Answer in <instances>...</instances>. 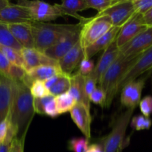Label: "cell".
Returning <instances> with one entry per match:
<instances>
[{"label": "cell", "instance_id": "cell-1", "mask_svg": "<svg viewBox=\"0 0 152 152\" xmlns=\"http://www.w3.org/2000/svg\"><path fill=\"white\" fill-rule=\"evenodd\" d=\"M13 98L9 118L15 137L25 142L27 132L35 114L34 97L22 82L13 81Z\"/></svg>", "mask_w": 152, "mask_h": 152}, {"label": "cell", "instance_id": "cell-2", "mask_svg": "<svg viewBox=\"0 0 152 152\" xmlns=\"http://www.w3.org/2000/svg\"><path fill=\"white\" fill-rule=\"evenodd\" d=\"M35 49L44 52L69 34L80 31L81 23L76 25L51 24L32 22L31 23Z\"/></svg>", "mask_w": 152, "mask_h": 152}, {"label": "cell", "instance_id": "cell-3", "mask_svg": "<svg viewBox=\"0 0 152 152\" xmlns=\"http://www.w3.org/2000/svg\"><path fill=\"white\" fill-rule=\"evenodd\" d=\"M139 56L127 58L119 54L117 59L101 77L98 84L106 96L104 108H108L111 105L113 99L119 93L118 88L121 79Z\"/></svg>", "mask_w": 152, "mask_h": 152}, {"label": "cell", "instance_id": "cell-4", "mask_svg": "<svg viewBox=\"0 0 152 152\" xmlns=\"http://www.w3.org/2000/svg\"><path fill=\"white\" fill-rule=\"evenodd\" d=\"M113 27L111 20L104 15H98L87 18L81 23L80 42L83 50L95 42Z\"/></svg>", "mask_w": 152, "mask_h": 152}, {"label": "cell", "instance_id": "cell-5", "mask_svg": "<svg viewBox=\"0 0 152 152\" xmlns=\"http://www.w3.org/2000/svg\"><path fill=\"white\" fill-rule=\"evenodd\" d=\"M134 110L128 108L116 119L111 132L102 138L104 152H121L123 149L125 134Z\"/></svg>", "mask_w": 152, "mask_h": 152}, {"label": "cell", "instance_id": "cell-6", "mask_svg": "<svg viewBox=\"0 0 152 152\" xmlns=\"http://www.w3.org/2000/svg\"><path fill=\"white\" fill-rule=\"evenodd\" d=\"M17 4L28 9L34 22H47L63 16L57 4H51L44 1L25 0L19 1Z\"/></svg>", "mask_w": 152, "mask_h": 152}, {"label": "cell", "instance_id": "cell-7", "mask_svg": "<svg viewBox=\"0 0 152 152\" xmlns=\"http://www.w3.org/2000/svg\"><path fill=\"white\" fill-rule=\"evenodd\" d=\"M152 69V47L142 53L134 65L128 69L120 80L119 84V92L126 85L134 80L144 73Z\"/></svg>", "mask_w": 152, "mask_h": 152}, {"label": "cell", "instance_id": "cell-8", "mask_svg": "<svg viewBox=\"0 0 152 152\" xmlns=\"http://www.w3.org/2000/svg\"><path fill=\"white\" fill-rule=\"evenodd\" d=\"M152 47V27L148 28L131 41L119 48L120 54L125 57H136Z\"/></svg>", "mask_w": 152, "mask_h": 152}, {"label": "cell", "instance_id": "cell-9", "mask_svg": "<svg viewBox=\"0 0 152 152\" xmlns=\"http://www.w3.org/2000/svg\"><path fill=\"white\" fill-rule=\"evenodd\" d=\"M135 13L132 1L119 0L116 4L109 7L105 11L97 14L107 16L111 20L113 27L121 28Z\"/></svg>", "mask_w": 152, "mask_h": 152}, {"label": "cell", "instance_id": "cell-10", "mask_svg": "<svg viewBox=\"0 0 152 152\" xmlns=\"http://www.w3.org/2000/svg\"><path fill=\"white\" fill-rule=\"evenodd\" d=\"M147 28L143 21L142 15L135 13L119 30L116 39L118 48H120Z\"/></svg>", "mask_w": 152, "mask_h": 152}, {"label": "cell", "instance_id": "cell-11", "mask_svg": "<svg viewBox=\"0 0 152 152\" xmlns=\"http://www.w3.org/2000/svg\"><path fill=\"white\" fill-rule=\"evenodd\" d=\"M119 54H120L119 48H118L116 40H114L104 50L98 62L94 67L92 72L88 76L95 80L97 83H99L101 77L105 74L107 69L111 66L112 64L115 62V60L117 59Z\"/></svg>", "mask_w": 152, "mask_h": 152}, {"label": "cell", "instance_id": "cell-12", "mask_svg": "<svg viewBox=\"0 0 152 152\" xmlns=\"http://www.w3.org/2000/svg\"><path fill=\"white\" fill-rule=\"evenodd\" d=\"M146 78H140L128 83L122 89L121 104L127 108H137L141 100L142 89L144 88Z\"/></svg>", "mask_w": 152, "mask_h": 152}, {"label": "cell", "instance_id": "cell-13", "mask_svg": "<svg viewBox=\"0 0 152 152\" xmlns=\"http://www.w3.org/2000/svg\"><path fill=\"white\" fill-rule=\"evenodd\" d=\"M31 19L26 7L18 4L10 3L7 7L0 10V23H30Z\"/></svg>", "mask_w": 152, "mask_h": 152}, {"label": "cell", "instance_id": "cell-14", "mask_svg": "<svg viewBox=\"0 0 152 152\" xmlns=\"http://www.w3.org/2000/svg\"><path fill=\"white\" fill-rule=\"evenodd\" d=\"M24 62V68L28 71L43 65H57L58 61L46 56L44 53L35 48H22L21 50Z\"/></svg>", "mask_w": 152, "mask_h": 152}, {"label": "cell", "instance_id": "cell-15", "mask_svg": "<svg viewBox=\"0 0 152 152\" xmlns=\"http://www.w3.org/2000/svg\"><path fill=\"white\" fill-rule=\"evenodd\" d=\"M80 31H75L69 34L43 53L49 57L58 62L80 40Z\"/></svg>", "mask_w": 152, "mask_h": 152}, {"label": "cell", "instance_id": "cell-16", "mask_svg": "<svg viewBox=\"0 0 152 152\" xmlns=\"http://www.w3.org/2000/svg\"><path fill=\"white\" fill-rule=\"evenodd\" d=\"M70 115L75 124L80 129L85 137L89 140L91 137L92 117L89 108L81 103H76L70 111Z\"/></svg>", "mask_w": 152, "mask_h": 152}, {"label": "cell", "instance_id": "cell-17", "mask_svg": "<svg viewBox=\"0 0 152 152\" xmlns=\"http://www.w3.org/2000/svg\"><path fill=\"white\" fill-rule=\"evenodd\" d=\"M31 23L6 24L15 39L23 48H35Z\"/></svg>", "mask_w": 152, "mask_h": 152}, {"label": "cell", "instance_id": "cell-18", "mask_svg": "<svg viewBox=\"0 0 152 152\" xmlns=\"http://www.w3.org/2000/svg\"><path fill=\"white\" fill-rule=\"evenodd\" d=\"M63 74L59 65H43L33 68L27 71L26 77H25L22 83L30 88L34 81H46L49 78L58 74Z\"/></svg>", "mask_w": 152, "mask_h": 152}, {"label": "cell", "instance_id": "cell-19", "mask_svg": "<svg viewBox=\"0 0 152 152\" xmlns=\"http://www.w3.org/2000/svg\"><path fill=\"white\" fill-rule=\"evenodd\" d=\"M83 50L80 42L77 43L63 57L58 61V65L63 74L71 76L72 72L79 66L83 59Z\"/></svg>", "mask_w": 152, "mask_h": 152}, {"label": "cell", "instance_id": "cell-20", "mask_svg": "<svg viewBox=\"0 0 152 152\" xmlns=\"http://www.w3.org/2000/svg\"><path fill=\"white\" fill-rule=\"evenodd\" d=\"M13 98L12 80L0 76V122L8 117Z\"/></svg>", "mask_w": 152, "mask_h": 152}, {"label": "cell", "instance_id": "cell-21", "mask_svg": "<svg viewBox=\"0 0 152 152\" xmlns=\"http://www.w3.org/2000/svg\"><path fill=\"white\" fill-rule=\"evenodd\" d=\"M121 28L113 27L105 34L97 39L95 42L88 46L83 50V59H90L94 55L98 53L101 50H104L114 40H116L119 30Z\"/></svg>", "mask_w": 152, "mask_h": 152}, {"label": "cell", "instance_id": "cell-22", "mask_svg": "<svg viewBox=\"0 0 152 152\" xmlns=\"http://www.w3.org/2000/svg\"><path fill=\"white\" fill-rule=\"evenodd\" d=\"M69 93L72 96L76 103H81L89 109L90 108V101L85 91V77L77 73L70 76Z\"/></svg>", "mask_w": 152, "mask_h": 152}, {"label": "cell", "instance_id": "cell-23", "mask_svg": "<svg viewBox=\"0 0 152 152\" xmlns=\"http://www.w3.org/2000/svg\"><path fill=\"white\" fill-rule=\"evenodd\" d=\"M57 4L63 16L67 15L73 16L78 19L80 23H83L87 19V18L83 17L77 13L78 11H82L89 8L86 0H67L63 1L61 4Z\"/></svg>", "mask_w": 152, "mask_h": 152}, {"label": "cell", "instance_id": "cell-24", "mask_svg": "<svg viewBox=\"0 0 152 152\" xmlns=\"http://www.w3.org/2000/svg\"><path fill=\"white\" fill-rule=\"evenodd\" d=\"M55 100L59 115L70 112L76 104V101L69 92L55 96Z\"/></svg>", "mask_w": 152, "mask_h": 152}, {"label": "cell", "instance_id": "cell-25", "mask_svg": "<svg viewBox=\"0 0 152 152\" xmlns=\"http://www.w3.org/2000/svg\"><path fill=\"white\" fill-rule=\"evenodd\" d=\"M0 45L11 48L14 50L21 51L23 48L15 39L13 36L7 28L6 24L0 23Z\"/></svg>", "mask_w": 152, "mask_h": 152}, {"label": "cell", "instance_id": "cell-26", "mask_svg": "<svg viewBox=\"0 0 152 152\" xmlns=\"http://www.w3.org/2000/svg\"><path fill=\"white\" fill-rule=\"evenodd\" d=\"M70 88V76L63 74L56 83L49 89V93L54 96L69 92Z\"/></svg>", "mask_w": 152, "mask_h": 152}, {"label": "cell", "instance_id": "cell-27", "mask_svg": "<svg viewBox=\"0 0 152 152\" xmlns=\"http://www.w3.org/2000/svg\"><path fill=\"white\" fill-rule=\"evenodd\" d=\"M0 51L5 56L7 60L10 62L11 65H17L24 68V62L22 59L21 51L14 50L11 48L6 47L0 45Z\"/></svg>", "mask_w": 152, "mask_h": 152}, {"label": "cell", "instance_id": "cell-28", "mask_svg": "<svg viewBox=\"0 0 152 152\" xmlns=\"http://www.w3.org/2000/svg\"><path fill=\"white\" fill-rule=\"evenodd\" d=\"M130 125L131 129L135 131L148 130L152 126V120L150 117L143 115H137L132 117Z\"/></svg>", "mask_w": 152, "mask_h": 152}, {"label": "cell", "instance_id": "cell-29", "mask_svg": "<svg viewBox=\"0 0 152 152\" xmlns=\"http://www.w3.org/2000/svg\"><path fill=\"white\" fill-rule=\"evenodd\" d=\"M89 147V140L86 138L74 137L68 142V148L73 152H86Z\"/></svg>", "mask_w": 152, "mask_h": 152}, {"label": "cell", "instance_id": "cell-30", "mask_svg": "<svg viewBox=\"0 0 152 152\" xmlns=\"http://www.w3.org/2000/svg\"><path fill=\"white\" fill-rule=\"evenodd\" d=\"M119 0H86L88 7L95 9L98 13H101L116 4Z\"/></svg>", "mask_w": 152, "mask_h": 152}, {"label": "cell", "instance_id": "cell-31", "mask_svg": "<svg viewBox=\"0 0 152 152\" xmlns=\"http://www.w3.org/2000/svg\"><path fill=\"white\" fill-rule=\"evenodd\" d=\"M30 91L34 98H42L50 95L49 91L43 81H34L30 87Z\"/></svg>", "mask_w": 152, "mask_h": 152}, {"label": "cell", "instance_id": "cell-32", "mask_svg": "<svg viewBox=\"0 0 152 152\" xmlns=\"http://www.w3.org/2000/svg\"><path fill=\"white\" fill-rule=\"evenodd\" d=\"M27 71L22 67L17 66V65H11L10 70H9L8 77L7 78L13 81L22 82L26 77Z\"/></svg>", "mask_w": 152, "mask_h": 152}, {"label": "cell", "instance_id": "cell-33", "mask_svg": "<svg viewBox=\"0 0 152 152\" xmlns=\"http://www.w3.org/2000/svg\"><path fill=\"white\" fill-rule=\"evenodd\" d=\"M134 10L137 13L144 15L152 8V0H132Z\"/></svg>", "mask_w": 152, "mask_h": 152}, {"label": "cell", "instance_id": "cell-34", "mask_svg": "<svg viewBox=\"0 0 152 152\" xmlns=\"http://www.w3.org/2000/svg\"><path fill=\"white\" fill-rule=\"evenodd\" d=\"M54 98L55 96L51 94L42 98H34V108L35 113L44 115L45 106L49 101L53 99Z\"/></svg>", "mask_w": 152, "mask_h": 152}, {"label": "cell", "instance_id": "cell-35", "mask_svg": "<svg viewBox=\"0 0 152 152\" xmlns=\"http://www.w3.org/2000/svg\"><path fill=\"white\" fill-rule=\"evenodd\" d=\"M105 94L100 87H96L92 94L89 96V101L96 105H101L104 108V102H105Z\"/></svg>", "mask_w": 152, "mask_h": 152}, {"label": "cell", "instance_id": "cell-36", "mask_svg": "<svg viewBox=\"0 0 152 152\" xmlns=\"http://www.w3.org/2000/svg\"><path fill=\"white\" fill-rule=\"evenodd\" d=\"M139 108L145 117H149L152 115V96H146L140 100Z\"/></svg>", "mask_w": 152, "mask_h": 152}, {"label": "cell", "instance_id": "cell-37", "mask_svg": "<svg viewBox=\"0 0 152 152\" xmlns=\"http://www.w3.org/2000/svg\"><path fill=\"white\" fill-rule=\"evenodd\" d=\"M94 67H95V65H94L93 62L91 59H82L80 65H79L78 71L77 73L83 76V77H86L92 72Z\"/></svg>", "mask_w": 152, "mask_h": 152}, {"label": "cell", "instance_id": "cell-38", "mask_svg": "<svg viewBox=\"0 0 152 152\" xmlns=\"http://www.w3.org/2000/svg\"><path fill=\"white\" fill-rule=\"evenodd\" d=\"M10 118L8 117L1 122H0V145L5 142L10 128Z\"/></svg>", "mask_w": 152, "mask_h": 152}, {"label": "cell", "instance_id": "cell-39", "mask_svg": "<svg viewBox=\"0 0 152 152\" xmlns=\"http://www.w3.org/2000/svg\"><path fill=\"white\" fill-rule=\"evenodd\" d=\"M10 65H11L10 62L7 60L5 56L0 51V75L7 78Z\"/></svg>", "mask_w": 152, "mask_h": 152}, {"label": "cell", "instance_id": "cell-40", "mask_svg": "<svg viewBox=\"0 0 152 152\" xmlns=\"http://www.w3.org/2000/svg\"><path fill=\"white\" fill-rule=\"evenodd\" d=\"M44 114L45 115H47L49 117H56L59 115L58 112V110L56 108V104H55V98L53 99H52L51 101H49L46 105L45 106L44 108Z\"/></svg>", "mask_w": 152, "mask_h": 152}, {"label": "cell", "instance_id": "cell-41", "mask_svg": "<svg viewBox=\"0 0 152 152\" xmlns=\"http://www.w3.org/2000/svg\"><path fill=\"white\" fill-rule=\"evenodd\" d=\"M96 81L91 78L89 76L85 77V91H86V93L88 96L96 88Z\"/></svg>", "mask_w": 152, "mask_h": 152}, {"label": "cell", "instance_id": "cell-42", "mask_svg": "<svg viewBox=\"0 0 152 152\" xmlns=\"http://www.w3.org/2000/svg\"><path fill=\"white\" fill-rule=\"evenodd\" d=\"M9 152H24V141L16 137L13 138Z\"/></svg>", "mask_w": 152, "mask_h": 152}, {"label": "cell", "instance_id": "cell-43", "mask_svg": "<svg viewBox=\"0 0 152 152\" xmlns=\"http://www.w3.org/2000/svg\"><path fill=\"white\" fill-rule=\"evenodd\" d=\"M86 152H104L102 139H101V141L98 143H93L89 145Z\"/></svg>", "mask_w": 152, "mask_h": 152}, {"label": "cell", "instance_id": "cell-44", "mask_svg": "<svg viewBox=\"0 0 152 152\" xmlns=\"http://www.w3.org/2000/svg\"><path fill=\"white\" fill-rule=\"evenodd\" d=\"M63 74H58V75L55 76V77H51V78H49V80H46V81L43 82L45 84V86H46V87L48 89L51 88H52V86H53L54 85L57 83V82H58V80H59L60 77H61V76Z\"/></svg>", "mask_w": 152, "mask_h": 152}, {"label": "cell", "instance_id": "cell-45", "mask_svg": "<svg viewBox=\"0 0 152 152\" xmlns=\"http://www.w3.org/2000/svg\"><path fill=\"white\" fill-rule=\"evenodd\" d=\"M142 19L148 28L152 27V8L144 15H142Z\"/></svg>", "mask_w": 152, "mask_h": 152}, {"label": "cell", "instance_id": "cell-46", "mask_svg": "<svg viewBox=\"0 0 152 152\" xmlns=\"http://www.w3.org/2000/svg\"><path fill=\"white\" fill-rule=\"evenodd\" d=\"M10 143H7V142H4V143L0 145V152H9L10 151Z\"/></svg>", "mask_w": 152, "mask_h": 152}, {"label": "cell", "instance_id": "cell-47", "mask_svg": "<svg viewBox=\"0 0 152 152\" xmlns=\"http://www.w3.org/2000/svg\"><path fill=\"white\" fill-rule=\"evenodd\" d=\"M10 3V1H7V0H0V10L7 7Z\"/></svg>", "mask_w": 152, "mask_h": 152}]
</instances>
